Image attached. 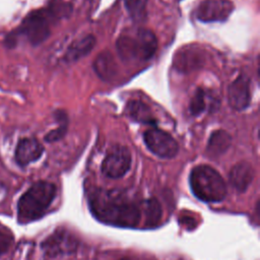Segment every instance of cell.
Here are the masks:
<instances>
[{"instance_id":"obj_10","label":"cell","mask_w":260,"mask_h":260,"mask_svg":"<svg viewBox=\"0 0 260 260\" xmlns=\"http://www.w3.org/2000/svg\"><path fill=\"white\" fill-rule=\"evenodd\" d=\"M250 100V81L246 76L241 75L230 84L228 88V101L234 110L243 111L249 106Z\"/></svg>"},{"instance_id":"obj_18","label":"cell","mask_w":260,"mask_h":260,"mask_svg":"<svg viewBox=\"0 0 260 260\" xmlns=\"http://www.w3.org/2000/svg\"><path fill=\"white\" fill-rule=\"evenodd\" d=\"M94 71L103 79H110L116 73V64L112 55L109 52H103L100 54L93 64Z\"/></svg>"},{"instance_id":"obj_6","label":"cell","mask_w":260,"mask_h":260,"mask_svg":"<svg viewBox=\"0 0 260 260\" xmlns=\"http://www.w3.org/2000/svg\"><path fill=\"white\" fill-rule=\"evenodd\" d=\"M143 139L147 148L161 158H172L179 150L177 141L168 132L151 128L144 132Z\"/></svg>"},{"instance_id":"obj_20","label":"cell","mask_w":260,"mask_h":260,"mask_svg":"<svg viewBox=\"0 0 260 260\" xmlns=\"http://www.w3.org/2000/svg\"><path fill=\"white\" fill-rule=\"evenodd\" d=\"M205 109V93L203 89L198 88L194 93L190 103V112L194 116H198Z\"/></svg>"},{"instance_id":"obj_21","label":"cell","mask_w":260,"mask_h":260,"mask_svg":"<svg viewBox=\"0 0 260 260\" xmlns=\"http://www.w3.org/2000/svg\"><path fill=\"white\" fill-rule=\"evenodd\" d=\"M66 128H67V123H66V115L64 113H62L61 116V122L59 124V127L51 130L46 136H45V140L47 142H54L57 141L59 139H61L65 133H66Z\"/></svg>"},{"instance_id":"obj_5","label":"cell","mask_w":260,"mask_h":260,"mask_svg":"<svg viewBox=\"0 0 260 260\" xmlns=\"http://www.w3.org/2000/svg\"><path fill=\"white\" fill-rule=\"evenodd\" d=\"M19 31L31 45L38 46L42 44L50 36L48 13L45 10H36L30 12L22 20L19 26Z\"/></svg>"},{"instance_id":"obj_12","label":"cell","mask_w":260,"mask_h":260,"mask_svg":"<svg viewBox=\"0 0 260 260\" xmlns=\"http://www.w3.org/2000/svg\"><path fill=\"white\" fill-rule=\"evenodd\" d=\"M230 183L239 192H245L254 179V169L246 161L235 165L229 175Z\"/></svg>"},{"instance_id":"obj_14","label":"cell","mask_w":260,"mask_h":260,"mask_svg":"<svg viewBox=\"0 0 260 260\" xmlns=\"http://www.w3.org/2000/svg\"><path fill=\"white\" fill-rule=\"evenodd\" d=\"M95 39L93 36H85L75 40L67 49L65 54V60L67 62H74L86 56L93 48Z\"/></svg>"},{"instance_id":"obj_4","label":"cell","mask_w":260,"mask_h":260,"mask_svg":"<svg viewBox=\"0 0 260 260\" xmlns=\"http://www.w3.org/2000/svg\"><path fill=\"white\" fill-rule=\"evenodd\" d=\"M156 49V37L146 28H139L133 37L121 36L117 41V50L124 60H148Z\"/></svg>"},{"instance_id":"obj_7","label":"cell","mask_w":260,"mask_h":260,"mask_svg":"<svg viewBox=\"0 0 260 260\" xmlns=\"http://www.w3.org/2000/svg\"><path fill=\"white\" fill-rule=\"evenodd\" d=\"M131 166V154L127 147L117 145L105 157L102 164V172L111 179L123 177Z\"/></svg>"},{"instance_id":"obj_17","label":"cell","mask_w":260,"mask_h":260,"mask_svg":"<svg viewBox=\"0 0 260 260\" xmlns=\"http://www.w3.org/2000/svg\"><path fill=\"white\" fill-rule=\"evenodd\" d=\"M141 216H144V223L146 226H155L161 218V207L159 202L154 199H146L140 203Z\"/></svg>"},{"instance_id":"obj_2","label":"cell","mask_w":260,"mask_h":260,"mask_svg":"<svg viewBox=\"0 0 260 260\" xmlns=\"http://www.w3.org/2000/svg\"><path fill=\"white\" fill-rule=\"evenodd\" d=\"M56 195L54 184L39 181L22 194L17 203V216L20 222L36 220L44 215Z\"/></svg>"},{"instance_id":"obj_15","label":"cell","mask_w":260,"mask_h":260,"mask_svg":"<svg viewBox=\"0 0 260 260\" xmlns=\"http://www.w3.org/2000/svg\"><path fill=\"white\" fill-rule=\"evenodd\" d=\"M232 142L231 135L223 130H216L211 133L207 143V154L211 157H217L224 153Z\"/></svg>"},{"instance_id":"obj_1","label":"cell","mask_w":260,"mask_h":260,"mask_svg":"<svg viewBox=\"0 0 260 260\" xmlns=\"http://www.w3.org/2000/svg\"><path fill=\"white\" fill-rule=\"evenodd\" d=\"M89 206L92 214L108 224L135 228L141 219L140 203L121 190H96L89 198Z\"/></svg>"},{"instance_id":"obj_8","label":"cell","mask_w":260,"mask_h":260,"mask_svg":"<svg viewBox=\"0 0 260 260\" xmlns=\"http://www.w3.org/2000/svg\"><path fill=\"white\" fill-rule=\"evenodd\" d=\"M78 242L66 230H57L42 243V249L49 257L72 254L76 251Z\"/></svg>"},{"instance_id":"obj_22","label":"cell","mask_w":260,"mask_h":260,"mask_svg":"<svg viewBox=\"0 0 260 260\" xmlns=\"http://www.w3.org/2000/svg\"><path fill=\"white\" fill-rule=\"evenodd\" d=\"M11 241H12V239L9 235L0 231V256L3 255L8 250V248L11 244Z\"/></svg>"},{"instance_id":"obj_13","label":"cell","mask_w":260,"mask_h":260,"mask_svg":"<svg viewBox=\"0 0 260 260\" xmlns=\"http://www.w3.org/2000/svg\"><path fill=\"white\" fill-rule=\"evenodd\" d=\"M202 60V55L196 48L186 47L177 53L174 64L179 71L188 72L199 67Z\"/></svg>"},{"instance_id":"obj_16","label":"cell","mask_w":260,"mask_h":260,"mask_svg":"<svg viewBox=\"0 0 260 260\" xmlns=\"http://www.w3.org/2000/svg\"><path fill=\"white\" fill-rule=\"evenodd\" d=\"M125 112L130 119L138 123L152 124V125L155 123V119L152 116L150 109L148 108V106H146L142 102H139V101L128 102Z\"/></svg>"},{"instance_id":"obj_3","label":"cell","mask_w":260,"mask_h":260,"mask_svg":"<svg viewBox=\"0 0 260 260\" xmlns=\"http://www.w3.org/2000/svg\"><path fill=\"white\" fill-rule=\"evenodd\" d=\"M189 182L193 194L204 202H219L226 195L224 180L209 166L195 167L190 173Z\"/></svg>"},{"instance_id":"obj_19","label":"cell","mask_w":260,"mask_h":260,"mask_svg":"<svg viewBox=\"0 0 260 260\" xmlns=\"http://www.w3.org/2000/svg\"><path fill=\"white\" fill-rule=\"evenodd\" d=\"M124 4L134 21L139 22L145 18L147 0H124Z\"/></svg>"},{"instance_id":"obj_11","label":"cell","mask_w":260,"mask_h":260,"mask_svg":"<svg viewBox=\"0 0 260 260\" xmlns=\"http://www.w3.org/2000/svg\"><path fill=\"white\" fill-rule=\"evenodd\" d=\"M44 152L43 145L35 138H22L18 141L15 148V161L20 167L38 160Z\"/></svg>"},{"instance_id":"obj_23","label":"cell","mask_w":260,"mask_h":260,"mask_svg":"<svg viewBox=\"0 0 260 260\" xmlns=\"http://www.w3.org/2000/svg\"><path fill=\"white\" fill-rule=\"evenodd\" d=\"M120 260H127V259H120Z\"/></svg>"},{"instance_id":"obj_9","label":"cell","mask_w":260,"mask_h":260,"mask_svg":"<svg viewBox=\"0 0 260 260\" xmlns=\"http://www.w3.org/2000/svg\"><path fill=\"white\" fill-rule=\"evenodd\" d=\"M233 10L234 4L230 0H204L196 9V17L203 22L224 21Z\"/></svg>"}]
</instances>
